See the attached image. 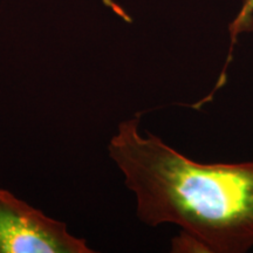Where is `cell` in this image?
I'll return each instance as SVG.
<instances>
[{
  "label": "cell",
  "instance_id": "cell-3",
  "mask_svg": "<svg viewBox=\"0 0 253 253\" xmlns=\"http://www.w3.org/2000/svg\"><path fill=\"white\" fill-rule=\"evenodd\" d=\"M248 32H253V0H242V6H240L238 14L236 15V18L229 25L230 48L229 52H227L225 63H224V67L221 69L216 86L204 99L199 100L198 102L192 104V108L201 109L204 104H207L209 101L212 100V97L221 87L225 86L227 80V68H229L231 61H232L233 50H235L237 40H238L240 34L248 33Z\"/></svg>",
  "mask_w": 253,
  "mask_h": 253
},
{
  "label": "cell",
  "instance_id": "cell-2",
  "mask_svg": "<svg viewBox=\"0 0 253 253\" xmlns=\"http://www.w3.org/2000/svg\"><path fill=\"white\" fill-rule=\"evenodd\" d=\"M86 239L0 188V253H91Z\"/></svg>",
  "mask_w": 253,
  "mask_h": 253
},
{
  "label": "cell",
  "instance_id": "cell-1",
  "mask_svg": "<svg viewBox=\"0 0 253 253\" xmlns=\"http://www.w3.org/2000/svg\"><path fill=\"white\" fill-rule=\"evenodd\" d=\"M141 114L120 123L108 153L136 198V214L156 227L172 224L207 245L210 253H246L253 248V160L202 163L149 130Z\"/></svg>",
  "mask_w": 253,
  "mask_h": 253
},
{
  "label": "cell",
  "instance_id": "cell-4",
  "mask_svg": "<svg viewBox=\"0 0 253 253\" xmlns=\"http://www.w3.org/2000/svg\"><path fill=\"white\" fill-rule=\"evenodd\" d=\"M171 252L173 253H210L207 245L197 237L185 231H179L178 236L171 240Z\"/></svg>",
  "mask_w": 253,
  "mask_h": 253
}]
</instances>
